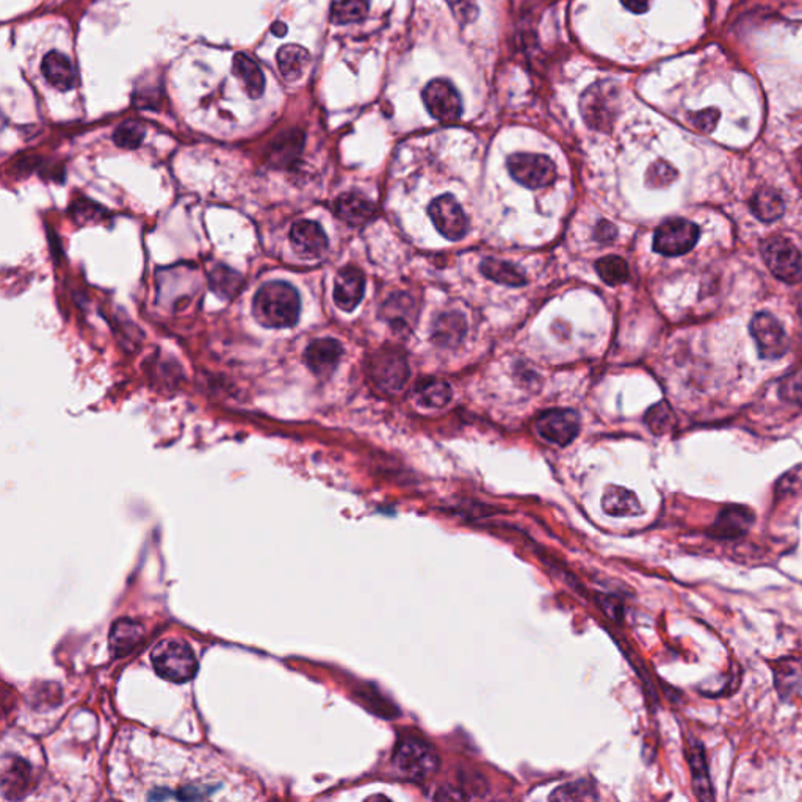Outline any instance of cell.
I'll list each match as a JSON object with an SVG mask.
<instances>
[{
	"label": "cell",
	"instance_id": "obj_1",
	"mask_svg": "<svg viewBox=\"0 0 802 802\" xmlns=\"http://www.w3.org/2000/svg\"><path fill=\"white\" fill-rule=\"evenodd\" d=\"M253 314L266 328H291L298 323L301 314L299 293L285 281L266 282L254 295Z\"/></svg>",
	"mask_w": 802,
	"mask_h": 802
},
{
	"label": "cell",
	"instance_id": "obj_2",
	"mask_svg": "<svg viewBox=\"0 0 802 802\" xmlns=\"http://www.w3.org/2000/svg\"><path fill=\"white\" fill-rule=\"evenodd\" d=\"M156 673L163 679L185 683L198 673V660L185 641L168 638L157 644L151 652Z\"/></svg>",
	"mask_w": 802,
	"mask_h": 802
},
{
	"label": "cell",
	"instance_id": "obj_3",
	"mask_svg": "<svg viewBox=\"0 0 802 802\" xmlns=\"http://www.w3.org/2000/svg\"><path fill=\"white\" fill-rule=\"evenodd\" d=\"M392 765L409 781H427L439 771L440 760L430 744L408 738L397 746Z\"/></svg>",
	"mask_w": 802,
	"mask_h": 802
},
{
	"label": "cell",
	"instance_id": "obj_4",
	"mask_svg": "<svg viewBox=\"0 0 802 802\" xmlns=\"http://www.w3.org/2000/svg\"><path fill=\"white\" fill-rule=\"evenodd\" d=\"M619 90L609 80L591 85L580 99V110L585 123L595 130H609L615 121Z\"/></svg>",
	"mask_w": 802,
	"mask_h": 802
},
{
	"label": "cell",
	"instance_id": "obj_5",
	"mask_svg": "<svg viewBox=\"0 0 802 802\" xmlns=\"http://www.w3.org/2000/svg\"><path fill=\"white\" fill-rule=\"evenodd\" d=\"M760 253L771 273L783 282L796 284L802 279V256L790 240L770 237L762 241Z\"/></svg>",
	"mask_w": 802,
	"mask_h": 802
},
{
	"label": "cell",
	"instance_id": "obj_6",
	"mask_svg": "<svg viewBox=\"0 0 802 802\" xmlns=\"http://www.w3.org/2000/svg\"><path fill=\"white\" fill-rule=\"evenodd\" d=\"M699 235L700 231L698 225H694L692 221L683 218L667 220L655 231L654 250L667 258L682 256L692 251L698 243Z\"/></svg>",
	"mask_w": 802,
	"mask_h": 802
},
{
	"label": "cell",
	"instance_id": "obj_7",
	"mask_svg": "<svg viewBox=\"0 0 802 802\" xmlns=\"http://www.w3.org/2000/svg\"><path fill=\"white\" fill-rule=\"evenodd\" d=\"M370 375L378 388L386 392H397L408 381V361L400 349L386 347L372 359Z\"/></svg>",
	"mask_w": 802,
	"mask_h": 802
},
{
	"label": "cell",
	"instance_id": "obj_8",
	"mask_svg": "<svg viewBox=\"0 0 802 802\" xmlns=\"http://www.w3.org/2000/svg\"><path fill=\"white\" fill-rule=\"evenodd\" d=\"M512 177L527 188H543L557 179V167L549 157L541 154H512L508 159Z\"/></svg>",
	"mask_w": 802,
	"mask_h": 802
},
{
	"label": "cell",
	"instance_id": "obj_9",
	"mask_svg": "<svg viewBox=\"0 0 802 802\" xmlns=\"http://www.w3.org/2000/svg\"><path fill=\"white\" fill-rule=\"evenodd\" d=\"M423 104L431 117L442 123H454L462 115V101L454 84L446 78H436L421 93Z\"/></svg>",
	"mask_w": 802,
	"mask_h": 802
},
{
	"label": "cell",
	"instance_id": "obj_10",
	"mask_svg": "<svg viewBox=\"0 0 802 802\" xmlns=\"http://www.w3.org/2000/svg\"><path fill=\"white\" fill-rule=\"evenodd\" d=\"M750 334L764 359H779L789 351V337L782 323L770 312H760L750 322Z\"/></svg>",
	"mask_w": 802,
	"mask_h": 802
},
{
	"label": "cell",
	"instance_id": "obj_11",
	"mask_svg": "<svg viewBox=\"0 0 802 802\" xmlns=\"http://www.w3.org/2000/svg\"><path fill=\"white\" fill-rule=\"evenodd\" d=\"M428 214L434 226L446 239L456 241L464 239L469 231V220L460 202L452 194H444L431 202Z\"/></svg>",
	"mask_w": 802,
	"mask_h": 802
},
{
	"label": "cell",
	"instance_id": "obj_12",
	"mask_svg": "<svg viewBox=\"0 0 802 802\" xmlns=\"http://www.w3.org/2000/svg\"><path fill=\"white\" fill-rule=\"evenodd\" d=\"M537 433L552 444L566 446L580 433V417L570 409H550L536 421Z\"/></svg>",
	"mask_w": 802,
	"mask_h": 802
},
{
	"label": "cell",
	"instance_id": "obj_13",
	"mask_svg": "<svg viewBox=\"0 0 802 802\" xmlns=\"http://www.w3.org/2000/svg\"><path fill=\"white\" fill-rule=\"evenodd\" d=\"M291 248L301 259H320L328 251V235L317 221L298 220L291 225Z\"/></svg>",
	"mask_w": 802,
	"mask_h": 802
},
{
	"label": "cell",
	"instance_id": "obj_14",
	"mask_svg": "<svg viewBox=\"0 0 802 802\" xmlns=\"http://www.w3.org/2000/svg\"><path fill=\"white\" fill-rule=\"evenodd\" d=\"M365 291V276L356 266H345L337 273L334 281V303L342 311L351 312L363 301Z\"/></svg>",
	"mask_w": 802,
	"mask_h": 802
},
{
	"label": "cell",
	"instance_id": "obj_15",
	"mask_svg": "<svg viewBox=\"0 0 802 802\" xmlns=\"http://www.w3.org/2000/svg\"><path fill=\"white\" fill-rule=\"evenodd\" d=\"M342 356V343L336 339L323 337L309 343L305 351V363L312 373L324 378L337 369Z\"/></svg>",
	"mask_w": 802,
	"mask_h": 802
},
{
	"label": "cell",
	"instance_id": "obj_16",
	"mask_svg": "<svg viewBox=\"0 0 802 802\" xmlns=\"http://www.w3.org/2000/svg\"><path fill=\"white\" fill-rule=\"evenodd\" d=\"M754 520L756 516L749 508L740 505L725 506L724 510L719 512L718 519L715 520L708 535L715 539H729V541L738 539L750 530Z\"/></svg>",
	"mask_w": 802,
	"mask_h": 802
},
{
	"label": "cell",
	"instance_id": "obj_17",
	"mask_svg": "<svg viewBox=\"0 0 802 802\" xmlns=\"http://www.w3.org/2000/svg\"><path fill=\"white\" fill-rule=\"evenodd\" d=\"M688 744L690 746L686 749V757H688V764L692 770L694 795L700 801H713L715 793H713L712 779H710L704 746L694 740L688 741Z\"/></svg>",
	"mask_w": 802,
	"mask_h": 802
},
{
	"label": "cell",
	"instance_id": "obj_18",
	"mask_svg": "<svg viewBox=\"0 0 802 802\" xmlns=\"http://www.w3.org/2000/svg\"><path fill=\"white\" fill-rule=\"evenodd\" d=\"M334 212L343 223L357 227L369 223L375 217L376 208L363 193L351 192L337 198Z\"/></svg>",
	"mask_w": 802,
	"mask_h": 802
},
{
	"label": "cell",
	"instance_id": "obj_19",
	"mask_svg": "<svg viewBox=\"0 0 802 802\" xmlns=\"http://www.w3.org/2000/svg\"><path fill=\"white\" fill-rule=\"evenodd\" d=\"M41 72L47 84L53 85L57 90L71 91L76 85V70L65 53L57 51L47 53L41 63Z\"/></svg>",
	"mask_w": 802,
	"mask_h": 802
},
{
	"label": "cell",
	"instance_id": "obj_20",
	"mask_svg": "<svg viewBox=\"0 0 802 802\" xmlns=\"http://www.w3.org/2000/svg\"><path fill=\"white\" fill-rule=\"evenodd\" d=\"M144 638V628L134 619H118L110 630V651L115 657L130 654Z\"/></svg>",
	"mask_w": 802,
	"mask_h": 802
},
{
	"label": "cell",
	"instance_id": "obj_21",
	"mask_svg": "<svg viewBox=\"0 0 802 802\" xmlns=\"http://www.w3.org/2000/svg\"><path fill=\"white\" fill-rule=\"evenodd\" d=\"M276 60L282 78L287 82H297L311 66L312 57L303 45H285L279 49Z\"/></svg>",
	"mask_w": 802,
	"mask_h": 802
},
{
	"label": "cell",
	"instance_id": "obj_22",
	"mask_svg": "<svg viewBox=\"0 0 802 802\" xmlns=\"http://www.w3.org/2000/svg\"><path fill=\"white\" fill-rule=\"evenodd\" d=\"M774 673V685L781 698L795 696L802 690V663L795 659H781L771 665Z\"/></svg>",
	"mask_w": 802,
	"mask_h": 802
},
{
	"label": "cell",
	"instance_id": "obj_23",
	"mask_svg": "<svg viewBox=\"0 0 802 802\" xmlns=\"http://www.w3.org/2000/svg\"><path fill=\"white\" fill-rule=\"evenodd\" d=\"M233 72L245 85L248 96L259 99L266 91V76L260 66L246 53H237L233 57Z\"/></svg>",
	"mask_w": 802,
	"mask_h": 802
},
{
	"label": "cell",
	"instance_id": "obj_24",
	"mask_svg": "<svg viewBox=\"0 0 802 802\" xmlns=\"http://www.w3.org/2000/svg\"><path fill=\"white\" fill-rule=\"evenodd\" d=\"M466 318L460 312L442 314L433 326V340L439 347H456L466 336Z\"/></svg>",
	"mask_w": 802,
	"mask_h": 802
},
{
	"label": "cell",
	"instance_id": "obj_25",
	"mask_svg": "<svg viewBox=\"0 0 802 802\" xmlns=\"http://www.w3.org/2000/svg\"><path fill=\"white\" fill-rule=\"evenodd\" d=\"M602 508L603 511L609 512L610 516H638L642 508H641L638 498L634 492L628 491L626 487L619 486H610L609 489L603 494L602 498Z\"/></svg>",
	"mask_w": 802,
	"mask_h": 802
},
{
	"label": "cell",
	"instance_id": "obj_26",
	"mask_svg": "<svg viewBox=\"0 0 802 802\" xmlns=\"http://www.w3.org/2000/svg\"><path fill=\"white\" fill-rule=\"evenodd\" d=\"M750 210L764 223H773L779 220L785 210V202L782 196L773 188H762L750 200Z\"/></svg>",
	"mask_w": 802,
	"mask_h": 802
},
{
	"label": "cell",
	"instance_id": "obj_27",
	"mask_svg": "<svg viewBox=\"0 0 802 802\" xmlns=\"http://www.w3.org/2000/svg\"><path fill=\"white\" fill-rule=\"evenodd\" d=\"M415 395L425 408H446L452 400V389L446 381L438 378H425L417 382Z\"/></svg>",
	"mask_w": 802,
	"mask_h": 802
},
{
	"label": "cell",
	"instance_id": "obj_28",
	"mask_svg": "<svg viewBox=\"0 0 802 802\" xmlns=\"http://www.w3.org/2000/svg\"><path fill=\"white\" fill-rule=\"evenodd\" d=\"M479 268H481V273L485 274L486 278L492 279L498 284L519 287V285H524L527 282L524 273L520 272L518 266H512L511 262H506V260L486 258L481 262Z\"/></svg>",
	"mask_w": 802,
	"mask_h": 802
},
{
	"label": "cell",
	"instance_id": "obj_29",
	"mask_svg": "<svg viewBox=\"0 0 802 802\" xmlns=\"http://www.w3.org/2000/svg\"><path fill=\"white\" fill-rule=\"evenodd\" d=\"M414 301L405 293L394 295L384 306V317L397 330H409V323L414 322Z\"/></svg>",
	"mask_w": 802,
	"mask_h": 802
},
{
	"label": "cell",
	"instance_id": "obj_30",
	"mask_svg": "<svg viewBox=\"0 0 802 802\" xmlns=\"http://www.w3.org/2000/svg\"><path fill=\"white\" fill-rule=\"evenodd\" d=\"M552 801H595L599 799L594 783L588 779H578L564 783L549 796Z\"/></svg>",
	"mask_w": 802,
	"mask_h": 802
},
{
	"label": "cell",
	"instance_id": "obj_31",
	"mask_svg": "<svg viewBox=\"0 0 802 802\" xmlns=\"http://www.w3.org/2000/svg\"><path fill=\"white\" fill-rule=\"evenodd\" d=\"M370 10V0H339L332 8V20L339 26H347L363 20Z\"/></svg>",
	"mask_w": 802,
	"mask_h": 802
},
{
	"label": "cell",
	"instance_id": "obj_32",
	"mask_svg": "<svg viewBox=\"0 0 802 802\" xmlns=\"http://www.w3.org/2000/svg\"><path fill=\"white\" fill-rule=\"evenodd\" d=\"M597 273L609 285L624 284L628 279V266L619 256H605L595 264Z\"/></svg>",
	"mask_w": 802,
	"mask_h": 802
},
{
	"label": "cell",
	"instance_id": "obj_33",
	"mask_svg": "<svg viewBox=\"0 0 802 802\" xmlns=\"http://www.w3.org/2000/svg\"><path fill=\"white\" fill-rule=\"evenodd\" d=\"M144 135H146L144 126L138 121L129 119V121L118 126L113 134V142L117 143V146L119 148L136 149L142 146Z\"/></svg>",
	"mask_w": 802,
	"mask_h": 802
},
{
	"label": "cell",
	"instance_id": "obj_34",
	"mask_svg": "<svg viewBox=\"0 0 802 802\" xmlns=\"http://www.w3.org/2000/svg\"><path fill=\"white\" fill-rule=\"evenodd\" d=\"M647 427L655 434H665L674 425V415L667 403H659L649 409L646 414Z\"/></svg>",
	"mask_w": 802,
	"mask_h": 802
},
{
	"label": "cell",
	"instance_id": "obj_35",
	"mask_svg": "<svg viewBox=\"0 0 802 802\" xmlns=\"http://www.w3.org/2000/svg\"><path fill=\"white\" fill-rule=\"evenodd\" d=\"M675 177H677V171L674 169L673 165H669L667 162H655L649 171H647V184L651 185V187L654 188H661L667 187L669 184H673L675 181Z\"/></svg>",
	"mask_w": 802,
	"mask_h": 802
},
{
	"label": "cell",
	"instance_id": "obj_36",
	"mask_svg": "<svg viewBox=\"0 0 802 802\" xmlns=\"http://www.w3.org/2000/svg\"><path fill=\"white\" fill-rule=\"evenodd\" d=\"M779 394L782 397V400L802 406V370L783 378Z\"/></svg>",
	"mask_w": 802,
	"mask_h": 802
},
{
	"label": "cell",
	"instance_id": "obj_37",
	"mask_svg": "<svg viewBox=\"0 0 802 802\" xmlns=\"http://www.w3.org/2000/svg\"><path fill=\"white\" fill-rule=\"evenodd\" d=\"M446 4L461 26H467L479 18L477 0H446Z\"/></svg>",
	"mask_w": 802,
	"mask_h": 802
},
{
	"label": "cell",
	"instance_id": "obj_38",
	"mask_svg": "<svg viewBox=\"0 0 802 802\" xmlns=\"http://www.w3.org/2000/svg\"><path fill=\"white\" fill-rule=\"evenodd\" d=\"M719 113L718 110H715V109H707L704 111H699L696 113L694 117H692V123L694 126L698 127L699 130H702V132H712L715 129V126L718 123Z\"/></svg>",
	"mask_w": 802,
	"mask_h": 802
},
{
	"label": "cell",
	"instance_id": "obj_39",
	"mask_svg": "<svg viewBox=\"0 0 802 802\" xmlns=\"http://www.w3.org/2000/svg\"><path fill=\"white\" fill-rule=\"evenodd\" d=\"M210 793H214V787H208V785H188L185 789L177 791V799H184V801H188V799H204V798H208Z\"/></svg>",
	"mask_w": 802,
	"mask_h": 802
},
{
	"label": "cell",
	"instance_id": "obj_40",
	"mask_svg": "<svg viewBox=\"0 0 802 802\" xmlns=\"http://www.w3.org/2000/svg\"><path fill=\"white\" fill-rule=\"evenodd\" d=\"M618 237V229L610 221L602 220L595 227V240L602 245H610Z\"/></svg>",
	"mask_w": 802,
	"mask_h": 802
},
{
	"label": "cell",
	"instance_id": "obj_41",
	"mask_svg": "<svg viewBox=\"0 0 802 802\" xmlns=\"http://www.w3.org/2000/svg\"><path fill=\"white\" fill-rule=\"evenodd\" d=\"M10 770H12V774H8L7 771L4 773V782H7V781H12V787H13V791H18L20 789V785H24L27 781V777L29 774L26 773V765L20 762V765H14V766H10Z\"/></svg>",
	"mask_w": 802,
	"mask_h": 802
},
{
	"label": "cell",
	"instance_id": "obj_42",
	"mask_svg": "<svg viewBox=\"0 0 802 802\" xmlns=\"http://www.w3.org/2000/svg\"><path fill=\"white\" fill-rule=\"evenodd\" d=\"M621 2L622 5L627 8L628 12L642 14L646 13L647 10L651 8V2H652V0H621Z\"/></svg>",
	"mask_w": 802,
	"mask_h": 802
},
{
	"label": "cell",
	"instance_id": "obj_43",
	"mask_svg": "<svg viewBox=\"0 0 802 802\" xmlns=\"http://www.w3.org/2000/svg\"><path fill=\"white\" fill-rule=\"evenodd\" d=\"M272 33L279 37V38H282V37L287 35V26H285L284 22H273Z\"/></svg>",
	"mask_w": 802,
	"mask_h": 802
}]
</instances>
